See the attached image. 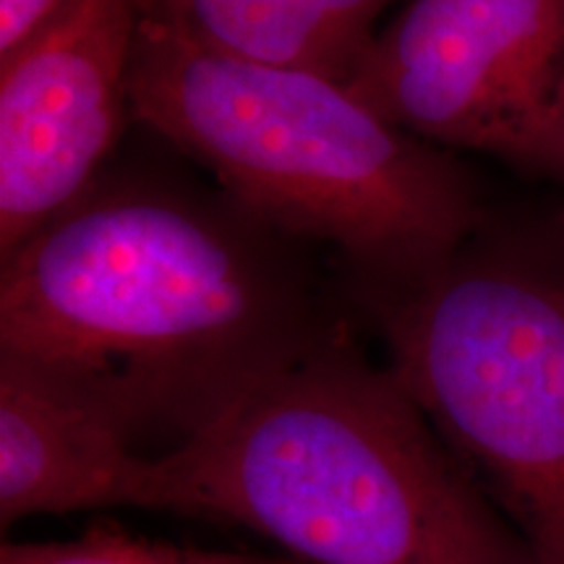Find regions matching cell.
Masks as SVG:
<instances>
[{
  "label": "cell",
  "instance_id": "obj_1",
  "mask_svg": "<svg viewBox=\"0 0 564 564\" xmlns=\"http://www.w3.org/2000/svg\"><path fill=\"white\" fill-rule=\"evenodd\" d=\"M345 333L306 241L154 175H97L3 257L0 361L150 457Z\"/></svg>",
  "mask_w": 564,
  "mask_h": 564
},
{
  "label": "cell",
  "instance_id": "obj_2",
  "mask_svg": "<svg viewBox=\"0 0 564 564\" xmlns=\"http://www.w3.org/2000/svg\"><path fill=\"white\" fill-rule=\"evenodd\" d=\"M162 465L173 514L251 528L308 564H535L350 333L267 379Z\"/></svg>",
  "mask_w": 564,
  "mask_h": 564
},
{
  "label": "cell",
  "instance_id": "obj_3",
  "mask_svg": "<svg viewBox=\"0 0 564 564\" xmlns=\"http://www.w3.org/2000/svg\"><path fill=\"white\" fill-rule=\"evenodd\" d=\"M131 116L264 223L394 278L470 236L489 207L460 162L387 123L343 82L212 51L141 19Z\"/></svg>",
  "mask_w": 564,
  "mask_h": 564
},
{
  "label": "cell",
  "instance_id": "obj_4",
  "mask_svg": "<svg viewBox=\"0 0 564 564\" xmlns=\"http://www.w3.org/2000/svg\"><path fill=\"white\" fill-rule=\"evenodd\" d=\"M345 285L470 481L535 564H564V212L489 209L434 262Z\"/></svg>",
  "mask_w": 564,
  "mask_h": 564
},
{
  "label": "cell",
  "instance_id": "obj_5",
  "mask_svg": "<svg viewBox=\"0 0 564 564\" xmlns=\"http://www.w3.org/2000/svg\"><path fill=\"white\" fill-rule=\"evenodd\" d=\"M343 84L429 144L554 178L564 0H411Z\"/></svg>",
  "mask_w": 564,
  "mask_h": 564
},
{
  "label": "cell",
  "instance_id": "obj_6",
  "mask_svg": "<svg viewBox=\"0 0 564 564\" xmlns=\"http://www.w3.org/2000/svg\"><path fill=\"white\" fill-rule=\"evenodd\" d=\"M141 0H58L0 53V257L100 175L131 116Z\"/></svg>",
  "mask_w": 564,
  "mask_h": 564
},
{
  "label": "cell",
  "instance_id": "obj_7",
  "mask_svg": "<svg viewBox=\"0 0 564 564\" xmlns=\"http://www.w3.org/2000/svg\"><path fill=\"white\" fill-rule=\"evenodd\" d=\"M100 507L173 512L162 457L141 455L100 415L0 361V525Z\"/></svg>",
  "mask_w": 564,
  "mask_h": 564
},
{
  "label": "cell",
  "instance_id": "obj_8",
  "mask_svg": "<svg viewBox=\"0 0 564 564\" xmlns=\"http://www.w3.org/2000/svg\"><path fill=\"white\" fill-rule=\"evenodd\" d=\"M144 17L236 58L345 82L392 0H141Z\"/></svg>",
  "mask_w": 564,
  "mask_h": 564
},
{
  "label": "cell",
  "instance_id": "obj_9",
  "mask_svg": "<svg viewBox=\"0 0 564 564\" xmlns=\"http://www.w3.org/2000/svg\"><path fill=\"white\" fill-rule=\"evenodd\" d=\"M0 564H308L299 556H253L228 552L181 549L160 541L141 539L118 525L100 523L68 541L47 544L0 546Z\"/></svg>",
  "mask_w": 564,
  "mask_h": 564
},
{
  "label": "cell",
  "instance_id": "obj_10",
  "mask_svg": "<svg viewBox=\"0 0 564 564\" xmlns=\"http://www.w3.org/2000/svg\"><path fill=\"white\" fill-rule=\"evenodd\" d=\"M55 6L58 0H0V53L19 45Z\"/></svg>",
  "mask_w": 564,
  "mask_h": 564
},
{
  "label": "cell",
  "instance_id": "obj_11",
  "mask_svg": "<svg viewBox=\"0 0 564 564\" xmlns=\"http://www.w3.org/2000/svg\"><path fill=\"white\" fill-rule=\"evenodd\" d=\"M554 178L564 183V110L560 121V137H556V162H554Z\"/></svg>",
  "mask_w": 564,
  "mask_h": 564
}]
</instances>
